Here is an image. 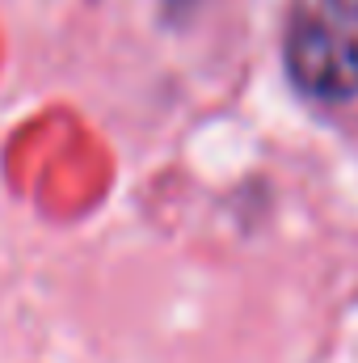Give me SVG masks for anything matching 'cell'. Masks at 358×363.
Wrapping results in <instances>:
<instances>
[{
	"label": "cell",
	"mask_w": 358,
	"mask_h": 363,
	"mask_svg": "<svg viewBox=\"0 0 358 363\" xmlns=\"http://www.w3.org/2000/svg\"><path fill=\"white\" fill-rule=\"evenodd\" d=\"M282 55L304 97H358V0H295Z\"/></svg>",
	"instance_id": "cell-1"
}]
</instances>
